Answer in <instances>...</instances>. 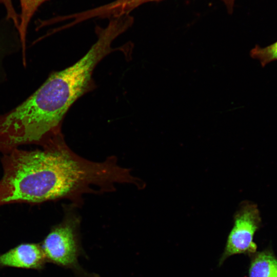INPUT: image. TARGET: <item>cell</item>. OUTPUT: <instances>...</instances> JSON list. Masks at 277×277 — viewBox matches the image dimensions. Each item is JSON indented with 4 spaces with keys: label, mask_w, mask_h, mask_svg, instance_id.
<instances>
[{
    "label": "cell",
    "mask_w": 277,
    "mask_h": 277,
    "mask_svg": "<svg viewBox=\"0 0 277 277\" xmlns=\"http://www.w3.org/2000/svg\"><path fill=\"white\" fill-rule=\"evenodd\" d=\"M129 28L122 17L110 18L104 28H96L97 40L72 65L52 72L24 102L2 116L3 127L17 145L46 146L64 138V119L72 104L95 87L92 78L97 65L107 55L126 47L114 48L113 42Z\"/></svg>",
    "instance_id": "2"
},
{
    "label": "cell",
    "mask_w": 277,
    "mask_h": 277,
    "mask_svg": "<svg viewBox=\"0 0 277 277\" xmlns=\"http://www.w3.org/2000/svg\"><path fill=\"white\" fill-rule=\"evenodd\" d=\"M261 223L256 205L248 202L241 204L234 214L233 226L219 260L220 266L232 255L244 254L250 256L257 251V245L253 238Z\"/></svg>",
    "instance_id": "4"
},
{
    "label": "cell",
    "mask_w": 277,
    "mask_h": 277,
    "mask_svg": "<svg viewBox=\"0 0 277 277\" xmlns=\"http://www.w3.org/2000/svg\"><path fill=\"white\" fill-rule=\"evenodd\" d=\"M9 52V48L7 46V44L4 38L0 36V72L1 62L5 55L7 54Z\"/></svg>",
    "instance_id": "11"
},
{
    "label": "cell",
    "mask_w": 277,
    "mask_h": 277,
    "mask_svg": "<svg viewBox=\"0 0 277 277\" xmlns=\"http://www.w3.org/2000/svg\"><path fill=\"white\" fill-rule=\"evenodd\" d=\"M250 54L252 58L258 60L263 67L277 61V41L264 47L256 45L251 49Z\"/></svg>",
    "instance_id": "9"
},
{
    "label": "cell",
    "mask_w": 277,
    "mask_h": 277,
    "mask_svg": "<svg viewBox=\"0 0 277 277\" xmlns=\"http://www.w3.org/2000/svg\"><path fill=\"white\" fill-rule=\"evenodd\" d=\"M46 263L41 243H22L0 254V268L41 270Z\"/></svg>",
    "instance_id": "5"
},
{
    "label": "cell",
    "mask_w": 277,
    "mask_h": 277,
    "mask_svg": "<svg viewBox=\"0 0 277 277\" xmlns=\"http://www.w3.org/2000/svg\"><path fill=\"white\" fill-rule=\"evenodd\" d=\"M72 204L64 207L62 221L53 226L41 245L47 262L72 270L79 277H98L86 272L78 263L83 251L80 240L81 217Z\"/></svg>",
    "instance_id": "3"
},
{
    "label": "cell",
    "mask_w": 277,
    "mask_h": 277,
    "mask_svg": "<svg viewBox=\"0 0 277 277\" xmlns=\"http://www.w3.org/2000/svg\"><path fill=\"white\" fill-rule=\"evenodd\" d=\"M164 0H115L105 4L104 10L109 16H116L130 14L134 9L150 2H157ZM225 5L227 11L231 13L233 11L235 0H221Z\"/></svg>",
    "instance_id": "7"
},
{
    "label": "cell",
    "mask_w": 277,
    "mask_h": 277,
    "mask_svg": "<svg viewBox=\"0 0 277 277\" xmlns=\"http://www.w3.org/2000/svg\"><path fill=\"white\" fill-rule=\"evenodd\" d=\"M47 1L48 0H19L21 14L17 31L23 49H26V33L31 19L39 7Z\"/></svg>",
    "instance_id": "8"
},
{
    "label": "cell",
    "mask_w": 277,
    "mask_h": 277,
    "mask_svg": "<svg viewBox=\"0 0 277 277\" xmlns=\"http://www.w3.org/2000/svg\"><path fill=\"white\" fill-rule=\"evenodd\" d=\"M248 277H277V256L270 248L251 255Z\"/></svg>",
    "instance_id": "6"
},
{
    "label": "cell",
    "mask_w": 277,
    "mask_h": 277,
    "mask_svg": "<svg viewBox=\"0 0 277 277\" xmlns=\"http://www.w3.org/2000/svg\"><path fill=\"white\" fill-rule=\"evenodd\" d=\"M1 162L0 207L66 199L77 207L84 195L110 192L118 180L112 159L87 160L72 150L65 139L33 150L15 149L3 154Z\"/></svg>",
    "instance_id": "1"
},
{
    "label": "cell",
    "mask_w": 277,
    "mask_h": 277,
    "mask_svg": "<svg viewBox=\"0 0 277 277\" xmlns=\"http://www.w3.org/2000/svg\"><path fill=\"white\" fill-rule=\"evenodd\" d=\"M0 4L4 6L6 11V16L8 19L16 23L18 19V15L14 8L12 0H0Z\"/></svg>",
    "instance_id": "10"
}]
</instances>
